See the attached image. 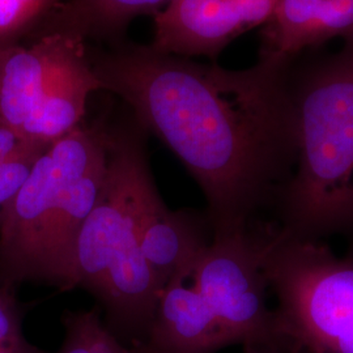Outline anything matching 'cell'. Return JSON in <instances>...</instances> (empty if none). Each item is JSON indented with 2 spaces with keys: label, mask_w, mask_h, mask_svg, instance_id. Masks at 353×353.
I'll return each instance as SVG.
<instances>
[{
  "label": "cell",
  "mask_w": 353,
  "mask_h": 353,
  "mask_svg": "<svg viewBox=\"0 0 353 353\" xmlns=\"http://www.w3.org/2000/svg\"><path fill=\"white\" fill-rule=\"evenodd\" d=\"M64 338L57 353H139L126 345L93 310H67L62 316Z\"/></svg>",
  "instance_id": "14"
},
{
  "label": "cell",
  "mask_w": 353,
  "mask_h": 353,
  "mask_svg": "<svg viewBox=\"0 0 353 353\" xmlns=\"http://www.w3.org/2000/svg\"><path fill=\"white\" fill-rule=\"evenodd\" d=\"M263 229L212 237L190 279L243 353H256L271 321Z\"/></svg>",
  "instance_id": "7"
},
{
  "label": "cell",
  "mask_w": 353,
  "mask_h": 353,
  "mask_svg": "<svg viewBox=\"0 0 353 353\" xmlns=\"http://www.w3.org/2000/svg\"><path fill=\"white\" fill-rule=\"evenodd\" d=\"M65 0H0V52L43 34Z\"/></svg>",
  "instance_id": "13"
},
{
  "label": "cell",
  "mask_w": 353,
  "mask_h": 353,
  "mask_svg": "<svg viewBox=\"0 0 353 353\" xmlns=\"http://www.w3.org/2000/svg\"><path fill=\"white\" fill-rule=\"evenodd\" d=\"M297 157L279 229L321 241L353 230V36L293 87Z\"/></svg>",
  "instance_id": "3"
},
{
  "label": "cell",
  "mask_w": 353,
  "mask_h": 353,
  "mask_svg": "<svg viewBox=\"0 0 353 353\" xmlns=\"http://www.w3.org/2000/svg\"><path fill=\"white\" fill-rule=\"evenodd\" d=\"M271 321L256 353H353V256L262 225Z\"/></svg>",
  "instance_id": "4"
},
{
  "label": "cell",
  "mask_w": 353,
  "mask_h": 353,
  "mask_svg": "<svg viewBox=\"0 0 353 353\" xmlns=\"http://www.w3.org/2000/svg\"><path fill=\"white\" fill-rule=\"evenodd\" d=\"M109 125L84 122L38 157L24 185L0 208V279L41 283L46 245L72 186L108 157Z\"/></svg>",
  "instance_id": "6"
},
{
  "label": "cell",
  "mask_w": 353,
  "mask_h": 353,
  "mask_svg": "<svg viewBox=\"0 0 353 353\" xmlns=\"http://www.w3.org/2000/svg\"><path fill=\"white\" fill-rule=\"evenodd\" d=\"M23 319L24 306L16 287L0 279V353H45L26 339Z\"/></svg>",
  "instance_id": "16"
},
{
  "label": "cell",
  "mask_w": 353,
  "mask_h": 353,
  "mask_svg": "<svg viewBox=\"0 0 353 353\" xmlns=\"http://www.w3.org/2000/svg\"><path fill=\"white\" fill-rule=\"evenodd\" d=\"M145 132L134 117L127 123L109 125L103 185L79 232L74 262L76 288L99 299L108 327L131 347L144 339L163 293L140 248L144 216L159 196Z\"/></svg>",
  "instance_id": "2"
},
{
  "label": "cell",
  "mask_w": 353,
  "mask_h": 353,
  "mask_svg": "<svg viewBox=\"0 0 353 353\" xmlns=\"http://www.w3.org/2000/svg\"><path fill=\"white\" fill-rule=\"evenodd\" d=\"M353 36V0H279L262 26L259 61L290 63L306 48Z\"/></svg>",
  "instance_id": "10"
},
{
  "label": "cell",
  "mask_w": 353,
  "mask_h": 353,
  "mask_svg": "<svg viewBox=\"0 0 353 353\" xmlns=\"http://www.w3.org/2000/svg\"><path fill=\"white\" fill-rule=\"evenodd\" d=\"M97 90L80 38L48 33L0 52V121L26 139L49 145L75 130Z\"/></svg>",
  "instance_id": "5"
},
{
  "label": "cell",
  "mask_w": 353,
  "mask_h": 353,
  "mask_svg": "<svg viewBox=\"0 0 353 353\" xmlns=\"http://www.w3.org/2000/svg\"><path fill=\"white\" fill-rule=\"evenodd\" d=\"M172 0H65L43 34L65 33L112 45L122 41L128 26L141 14H156ZM42 34V36H43Z\"/></svg>",
  "instance_id": "12"
},
{
  "label": "cell",
  "mask_w": 353,
  "mask_h": 353,
  "mask_svg": "<svg viewBox=\"0 0 353 353\" xmlns=\"http://www.w3.org/2000/svg\"><path fill=\"white\" fill-rule=\"evenodd\" d=\"M208 228V220L188 211H172L160 195L154 198L143 220L140 248L163 290L172 279L189 280L212 239Z\"/></svg>",
  "instance_id": "11"
},
{
  "label": "cell",
  "mask_w": 353,
  "mask_h": 353,
  "mask_svg": "<svg viewBox=\"0 0 353 353\" xmlns=\"http://www.w3.org/2000/svg\"><path fill=\"white\" fill-rule=\"evenodd\" d=\"M279 0H172L154 14L150 43L165 54L217 58L229 43L265 26Z\"/></svg>",
  "instance_id": "8"
},
{
  "label": "cell",
  "mask_w": 353,
  "mask_h": 353,
  "mask_svg": "<svg viewBox=\"0 0 353 353\" xmlns=\"http://www.w3.org/2000/svg\"><path fill=\"white\" fill-rule=\"evenodd\" d=\"M88 54L101 90L126 102L196 181L212 237L248 230L278 202L297 157L288 63L227 70L123 39Z\"/></svg>",
  "instance_id": "1"
},
{
  "label": "cell",
  "mask_w": 353,
  "mask_h": 353,
  "mask_svg": "<svg viewBox=\"0 0 353 353\" xmlns=\"http://www.w3.org/2000/svg\"><path fill=\"white\" fill-rule=\"evenodd\" d=\"M188 279H172L151 326L134 348L139 353H216L234 345L230 334Z\"/></svg>",
  "instance_id": "9"
},
{
  "label": "cell",
  "mask_w": 353,
  "mask_h": 353,
  "mask_svg": "<svg viewBox=\"0 0 353 353\" xmlns=\"http://www.w3.org/2000/svg\"><path fill=\"white\" fill-rule=\"evenodd\" d=\"M49 145L26 139L0 121V208L24 185L33 165Z\"/></svg>",
  "instance_id": "15"
}]
</instances>
